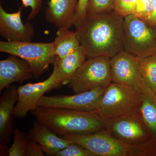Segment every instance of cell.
<instances>
[{"label":"cell","mask_w":156,"mask_h":156,"mask_svg":"<svg viewBox=\"0 0 156 156\" xmlns=\"http://www.w3.org/2000/svg\"><path fill=\"white\" fill-rule=\"evenodd\" d=\"M62 86L57 67L54 63L53 72L47 80L34 83H29L18 87V99L14 107V118H25L29 112L38 107L39 101L45 93L58 89Z\"/></svg>","instance_id":"30bf717a"},{"label":"cell","mask_w":156,"mask_h":156,"mask_svg":"<svg viewBox=\"0 0 156 156\" xmlns=\"http://www.w3.org/2000/svg\"><path fill=\"white\" fill-rule=\"evenodd\" d=\"M153 12L150 18L146 21L151 24L156 26V0H153Z\"/></svg>","instance_id":"f1b7e54d"},{"label":"cell","mask_w":156,"mask_h":156,"mask_svg":"<svg viewBox=\"0 0 156 156\" xmlns=\"http://www.w3.org/2000/svg\"><path fill=\"white\" fill-rule=\"evenodd\" d=\"M44 153L43 148L39 144L28 139L25 156H44Z\"/></svg>","instance_id":"83f0119b"},{"label":"cell","mask_w":156,"mask_h":156,"mask_svg":"<svg viewBox=\"0 0 156 156\" xmlns=\"http://www.w3.org/2000/svg\"><path fill=\"white\" fill-rule=\"evenodd\" d=\"M78 0H50L45 12L46 21L58 29L73 25Z\"/></svg>","instance_id":"2e32d148"},{"label":"cell","mask_w":156,"mask_h":156,"mask_svg":"<svg viewBox=\"0 0 156 156\" xmlns=\"http://www.w3.org/2000/svg\"><path fill=\"white\" fill-rule=\"evenodd\" d=\"M23 7L25 8L30 7L31 9L30 13L28 15L27 19L31 20L36 17L41 9L42 0H21Z\"/></svg>","instance_id":"4316f807"},{"label":"cell","mask_w":156,"mask_h":156,"mask_svg":"<svg viewBox=\"0 0 156 156\" xmlns=\"http://www.w3.org/2000/svg\"><path fill=\"white\" fill-rule=\"evenodd\" d=\"M89 0H78L73 26L76 29L83 23L87 17Z\"/></svg>","instance_id":"484cf974"},{"label":"cell","mask_w":156,"mask_h":156,"mask_svg":"<svg viewBox=\"0 0 156 156\" xmlns=\"http://www.w3.org/2000/svg\"><path fill=\"white\" fill-rule=\"evenodd\" d=\"M87 149L94 156H128V145L117 140L105 128L86 134L61 136Z\"/></svg>","instance_id":"9c48e42d"},{"label":"cell","mask_w":156,"mask_h":156,"mask_svg":"<svg viewBox=\"0 0 156 156\" xmlns=\"http://www.w3.org/2000/svg\"><path fill=\"white\" fill-rule=\"evenodd\" d=\"M112 82L111 58L104 56L88 58L73 76L68 87L75 94L98 88Z\"/></svg>","instance_id":"8992f818"},{"label":"cell","mask_w":156,"mask_h":156,"mask_svg":"<svg viewBox=\"0 0 156 156\" xmlns=\"http://www.w3.org/2000/svg\"><path fill=\"white\" fill-rule=\"evenodd\" d=\"M22 8L17 12H6L0 5V34L7 41L31 42L35 35L33 24L28 21L23 23L21 20Z\"/></svg>","instance_id":"7c38bea8"},{"label":"cell","mask_w":156,"mask_h":156,"mask_svg":"<svg viewBox=\"0 0 156 156\" xmlns=\"http://www.w3.org/2000/svg\"><path fill=\"white\" fill-rule=\"evenodd\" d=\"M138 109L152 138L156 139V95L154 91L142 94Z\"/></svg>","instance_id":"d6986e66"},{"label":"cell","mask_w":156,"mask_h":156,"mask_svg":"<svg viewBox=\"0 0 156 156\" xmlns=\"http://www.w3.org/2000/svg\"><path fill=\"white\" fill-rule=\"evenodd\" d=\"M137 0H114L113 11L125 17L133 14Z\"/></svg>","instance_id":"603a6c76"},{"label":"cell","mask_w":156,"mask_h":156,"mask_svg":"<svg viewBox=\"0 0 156 156\" xmlns=\"http://www.w3.org/2000/svg\"><path fill=\"white\" fill-rule=\"evenodd\" d=\"M153 0H137L133 15L147 20L153 12Z\"/></svg>","instance_id":"cb8c5ba5"},{"label":"cell","mask_w":156,"mask_h":156,"mask_svg":"<svg viewBox=\"0 0 156 156\" xmlns=\"http://www.w3.org/2000/svg\"><path fill=\"white\" fill-rule=\"evenodd\" d=\"M0 51L18 56L27 62L35 78H38L49 66L54 64L56 56L53 43L0 41Z\"/></svg>","instance_id":"5b68a950"},{"label":"cell","mask_w":156,"mask_h":156,"mask_svg":"<svg viewBox=\"0 0 156 156\" xmlns=\"http://www.w3.org/2000/svg\"><path fill=\"white\" fill-rule=\"evenodd\" d=\"M105 128L117 140L130 145L142 144L152 138L138 108L106 122Z\"/></svg>","instance_id":"52a82bcc"},{"label":"cell","mask_w":156,"mask_h":156,"mask_svg":"<svg viewBox=\"0 0 156 156\" xmlns=\"http://www.w3.org/2000/svg\"><path fill=\"white\" fill-rule=\"evenodd\" d=\"M124 50L139 58L156 55V26L132 14L124 19Z\"/></svg>","instance_id":"3957f363"},{"label":"cell","mask_w":156,"mask_h":156,"mask_svg":"<svg viewBox=\"0 0 156 156\" xmlns=\"http://www.w3.org/2000/svg\"><path fill=\"white\" fill-rule=\"evenodd\" d=\"M27 136L30 140L39 144L48 156H56L59 151L72 143L58 136L37 119Z\"/></svg>","instance_id":"9a60e30c"},{"label":"cell","mask_w":156,"mask_h":156,"mask_svg":"<svg viewBox=\"0 0 156 156\" xmlns=\"http://www.w3.org/2000/svg\"><path fill=\"white\" fill-rule=\"evenodd\" d=\"M53 43L55 54L58 58L73 53L81 46L76 32L67 28L58 29Z\"/></svg>","instance_id":"ac0fdd59"},{"label":"cell","mask_w":156,"mask_h":156,"mask_svg":"<svg viewBox=\"0 0 156 156\" xmlns=\"http://www.w3.org/2000/svg\"><path fill=\"white\" fill-rule=\"evenodd\" d=\"M142 94L112 82L106 87L95 112L106 122L137 109Z\"/></svg>","instance_id":"277c9868"},{"label":"cell","mask_w":156,"mask_h":156,"mask_svg":"<svg viewBox=\"0 0 156 156\" xmlns=\"http://www.w3.org/2000/svg\"><path fill=\"white\" fill-rule=\"evenodd\" d=\"M87 58V51L82 46L64 58L56 57L55 64L62 86L69 84L73 76Z\"/></svg>","instance_id":"e0dca14e"},{"label":"cell","mask_w":156,"mask_h":156,"mask_svg":"<svg viewBox=\"0 0 156 156\" xmlns=\"http://www.w3.org/2000/svg\"><path fill=\"white\" fill-rule=\"evenodd\" d=\"M30 112L40 122L60 136L94 133L105 128L106 123L95 112L38 107Z\"/></svg>","instance_id":"7a4b0ae2"},{"label":"cell","mask_w":156,"mask_h":156,"mask_svg":"<svg viewBox=\"0 0 156 156\" xmlns=\"http://www.w3.org/2000/svg\"><path fill=\"white\" fill-rule=\"evenodd\" d=\"M140 69L146 85L154 92L156 90V55L139 58Z\"/></svg>","instance_id":"ffe728a7"},{"label":"cell","mask_w":156,"mask_h":156,"mask_svg":"<svg viewBox=\"0 0 156 156\" xmlns=\"http://www.w3.org/2000/svg\"><path fill=\"white\" fill-rule=\"evenodd\" d=\"M14 140L11 147L8 148L9 156H25L26 148L28 138L27 134L18 128L14 129Z\"/></svg>","instance_id":"44dd1931"},{"label":"cell","mask_w":156,"mask_h":156,"mask_svg":"<svg viewBox=\"0 0 156 156\" xmlns=\"http://www.w3.org/2000/svg\"><path fill=\"white\" fill-rule=\"evenodd\" d=\"M17 86L10 85L5 89L0 99V148L1 155L8 154V146L14 133V109L18 101Z\"/></svg>","instance_id":"4fadbf2b"},{"label":"cell","mask_w":156,"mask_h":156,"mask_svg":"<svg viewBox=\"0 0 156 156\" xmlns=\"http://www.w3.org/2000/svg\"><path fill=\"white\" fill-rule=\"evenodd\" d=\"M56 156H94V154L82 146L72 143L59 151Z\"/></svg>","instance_id":"d4e9b609"},{"label":"cell","mask_w":156,"mask_h":156,"mask_svg":"<svg viewBox=\"0 0 156 156\" xmlns=\"http://www.w3.org/2000/svg\"><path fill=\"white\" fill-rule=\"evenodd\" d=\"M34 76L29 65L24 59L10 54L0 61V92L17 82L21 83Z\"/></svg>","instance_id":"5bb4252c"},{"label":"cell","mask_w":156,"mask_h":156,"mask_svg":"<svg viewBox=\"0 0 156 156\" xmlns=\"http://www.w3.org/2000/svg\"><path fill=\"white\" fill-rule=\"evenodd\" d=\"M106 88H97L73 95H44L39 101L38 107L95 112Z\"/></svg>","instance_id":"8fae6325"},{"label":"cell","mask_w":156,"mask_h":156,"mask_svg":"<svg viewBox=\"0 0 156 156\" xmlns=\"http://www.w3.org/2000/svg\"><path fill=\"white\" fill-rule=\"evenodd\" d=\"M124 18L114 11L87 16L76 33L87 58L104 56L112 58L124 50Z\"/></svg>","instance_id":"6da1fadb"},{"label":"cell","mask_w":156,"mask_h":156,"mask_svg":"<svg viewBox=\"0 0 156 156\" xmlns=\"http://www.w3.org/2000/svg\"><path fill=\"white\" fill-rule=\"evenodd\" d=\"M139 58L123 50L111 58L112 82L130 88L141 94L153 91L144 82Z\"/></svg>","instance_id":"ba28073f"},{"label":"cell","mask_w":156,"mask_h":156,"mask_svg":"<svg viewBox=\"0 0 156 156\" xmlns=\"http://www.w3.org/2000/svg\"><path fill=\"white\" fill-rule=\"evenodd\" d=\"M114 0H89L87 16H95L113 11Z\"/></svg>","instance_id":"7402d4cb"},{"label":"cell","mask_w":156,"mask_h":156,"mask_svg":"<svg viewBox=\"0 0 156 156\" xmlns=\"http://www.w3.org/2000/svg\"><path fill=\"white\" fill-rule=\"evenodd\" d=\"M154 93H155V95H156V90L155 92H154Z\"/></svg>","instance_id":"f546056e"}]
</instances>
